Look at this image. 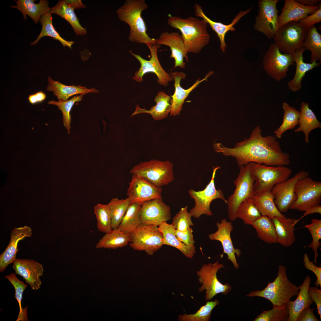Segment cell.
I'll list each match as a JSON object with an SVG mask.
<instances>
[{
    "instance_id": "cell-1",
    "label": "cell",
    "mask_w": 321,
    "mask_h": 321,
    "mask_svg": "<svg viewBox=\"0 0 321 321\" xmlns=\"http://www.w3.org/2000/svg\"><path fill=\"white\" fill-rule=\"evenodd\" d=\"M276 137L272 135L263 136L259 125L252 131L250 136L237 142L233 147L220 143H215V151L224 155L235 158L239 167L253 162L268 166H287L291 163L289 154L282 151Z\"/></svg>"
},
{
    "instance_id": "cell-2",
    "label": "cell",
    "mask_w": 321,
    "mask_h": 321,
    "mask_svg": "<svg viewBox=\"0 0 321 321\" xmlns=\"http://www.w3.org/2000/svg\"><path fill=\"white\" fill-rule=\"evenodd\" d=\"M167 23L178 29L187 52L198 53L209 42L207 23L203 19L189 16L185 18L169 15Z\"/></svg>"
},
{
    "instance_id": "cell-3",
    "label": "cell",
    "mask_w": 321,
    "mask_h": 321,
    "mask_svg": "<svg viewBox=\"0 0 321 321\" xmlns=\"http://www.w3.org/2000/svg\"><path fill=\"white\" fill-rule=\"evenodd\" d=\"M147 7L145 0H126L116 13L118 19L129 26V40L144 44L149 48L156 43V39L151 38L147 33L146 25L141 16Z\"/></svg>"
},
{
    "instance_id": "cell-4",
    "label": "cell",
    "mask_w": 321,
    "mask_h": 321,
    "mask_svg": "<svg viewBox=\"0 0 321 321\" xmlns=\"http://www.w3.org/2000/svg\"><path fill=\"white\" fill-rule=\"evenodd\" d=\"M299 290L298 287L288 278L286 267L280 265L277 276L274 281L269 282L263 289L251 292L246 296L265 298L272 303L273 307H280L286 305L292 297L297 296Z\"/></svg>"
},
{
    "instance_id": "cell-5",
    "label": "cell",
    "mask_w": 321,
    "mask_h": 321,
    "mask_svg": "<svg viewBox=\"0 0 321 321\" xmlns=\"http://www.w3.org/2000/svg\"><path fill=\"white\" fill-rule=\"evenodd\" d=\"M248 164L254 180L255 193L271 190L275 185L289 178L292 172L291 169L285 166H268L253 162Z\"/></svg>"
},
{
    "instance_id": "cell-6",
    "label": "cell",
    "mask_w": 321,
    "mask_h": 321,
    "mask_svg": "<svg viewBox=\"0 0 321 321\" xmlns=\"http://www.w3.org/2000/svg\"><path fill=\"white\" fill-rule=\"evenodd\" d=\"M172 163L169 160L153 159L134 166L130 172L143 177L156 186L161 187L174 179Z\"/></svg>"
},
{
    "instance_id": "cell-7",
    "label": "cell",
    "mask_w": 321,
    "mask_h": 321,
    "mask_svg": "<svg viewBox=\"0 0 321 321\" xmlns=\"http://www.w3.org/2000/svg\"><path fill=\"white\" fill-rule=\"evenodd\" d=\"M307 30L299 22L287 23L278 28L273 37L274 43L281 52L292 55L303 48Z\"/></svg>"
},
{
    "instance_id": "cell-8",
    "label": "cell",
    "mask_w": 321,
    "mask_h": 321,
    "mask_svg": "<svg viewBox=\"0 0 321 321\" xmlns=\"http://www.w3.org/2000/svg\"><path fill=\"white\" fill-rule=\"evenodd\" d=\"M240 167L239 174L234 181L235 189L227 200L228 217L232 221L237 218V210L242 202L247 198L252 197L255 193L254 188V180L251 175L249 164Z\"/></svg>"
},
{
    "instance_id": "cell-9",
    "label": "cell",
    "mask_w": 321,
    "mask_h": 321,
    "mask_svg": "<svg viewBox=\"0 0 321 321\" xmlns=\"http://www.w3.org/2000/svg\"><path fill=\"white\" fill-rule=\"evenodd\" d=\"M130 235V246L149 255H153L163 245L162 234L158 226L141 224Z\"/></svg>"
},
{
    "instance_id": "cell-10",
    "label": "cell",
    "mask_w": 321,
    "mask_h": 321,
    "mask_svg": "<svg viewBox=\"0 0 321 321\" xmlns=\"http://www.w3.org/2000/svg\"><path fill=\"white\" fill-rule=\"evenodd\" d=\"M220 168V166H218L213 167L211 180L204 190L196 191L191 189L188 191L190 197L195 202L194 206L190 212L194 217L198 218L202 215H213L210 209V204L212 201L216 199H221L227 204V200L226 199L222 191L216 189L215 185L214 180L216 173Z\"/></svg>"
},
{
    "instance_id": "cell-11",
    "label": "cell",
    "mask_w": 321,
    "mask_h": 321,
    "mask_svg": "<svg viewBox=\"0 0 321 321\" xmlns=\"http://www.w3.org/2000/svg\"><path fill=\"white\" fill-rule=\"evenodd\" d=\"M296 199L290 209L305 211L320 204L321 200V182L309 176L300 179L295 188Z\"/></svg>"
},
{
    "instance_id": "cell-12",
    "label": "cell",
    "mask_w": 321,
    "mask_h": 321,
    "mask_svg": "<svg viewBox=\"0 0 321 321\" xmlns=\"http://www.w3.org/2000/svg\"><path fill=\"white\" fill-rule=\"evenodd\" d=\"M224 265L217 261L204 264L199 270L196 271L199 282L202 286L199 288V292L205 291V299L206 302L212 299L218 294L226 295L232 289L231 286L226 283L223 284L218 280L217 273Z\"/></svg>"
},
{
    "instance_id": "cell-13",
    "label": "cell",
    "mask_w": 321,
    "mask_h": 321,
    "mask_svg": "<svg viewBox=\"0 0 321 321\" xmlns=\"http://www.w3.org/2000/svg\"><path fill=\"white\" fill-rule=\"evenodd\" d=\"M263 64L268 75L278 81L287 77L289 67L295 64L292 55L282 53L274 43L265 54Z\"/></svg>"
},
{
    "instance_id": "cell-14",
    "label": "cell",
    "mask_w": 321,
    "mask_h": 321,
    "mask_svg": "<svg viewBox=\"0 0 321 321\" xmlns=\"http://www.w3.org/2000/svg\"><path fill=\"white\" fill-rule=\"evenodd\" d=\"M278 0H260L258 1L259 11L254 24L255 30L262 32L268 38H273L278 27L277 8Z\"/></svg>"
},
{
    "instance_id": "cell-15",
    "label": "cell",
    "mask_w": 321,
    "mask_h": 321,
    "mask_svg": "<svg viewBox=\"0 0 321 321\" xmlns=\"http://www.w3.org/2000/svg\"><path fill=\"white\" fill-rule=\"evenodd\" d=\"M160 45L154 44L149 48L151 58L149 60H147L141 57L139 55L133 53L129 51V53L139 61L140 67L135 73L133 79L137 82L143 81V77L146 73L152 72L155 73L158 78L157 81L160 85L167 86L169 82L173 80L170 74L166 73L160 64L157 55L158 50L160 47Z\"/></svg>"
},
{
    "instance_id": "cell-16",
    "label": "cell",
    "mask_w": 321,
    "mask_h": 321,
    "mask_svg": "<svg viewBox=\"0 0 321 321\" xmlns=\"http://www.w3.org/2000/svg\"><path fill=\"white\" fill-rule=\"evenodd\" d=\"M309 176V173L301 171L293 177L275 185L271 192L274 198V202L281 213L287 212L296 199L295 184L300 179Z\"/></svg>"
},
{
    "instance_id": "cell-17",
    "label": "cell",
    "mask_w": 321,
    "mask_h": 321,
    "mask_svg": "<svg viewBox=\"0 0 321 321\" xmlns=\"http://www.w3.org/2000/svg\"><path fill=\"white\" fill-rule=\"evenodd\" d=\"M161 187H157L144 178L132 174L127 188V195L130 204L143 203L153 199L162 198Z\"/></svg>"
},
{
    "instance_id": "cell-18",
    "label": "cell",
    "mask_w": 321,
    "mask_h": 321,
    "mask_svg": "<svg viewBox=\"0 0 321 321\" xmlns=\"http://www.w3.org/2000/svg\"><path fill=\"white\" fill-rule=\"evenodd\" d=\"M141 223L159 226L171 219L170 208L162 198L153 199L143 203L140 210Z\"/></svg>"
},
{
    "instance_id": "cell-19",
    "label": "cell",
    "mask_w": 321,
    "mask_h": 321,
    "mask_svg": "<svg viewBox=\"0 0 321 321\" xmlns=\"http://www.w3.org/2000/svg\"><path fill=\"white\" fill-rule=\"evenodd\" d=\"M217 230L214 233L210 234L209 238L211 240L220 241L222 246L223 254L227 255V258L233 264L236 269L239 268L235 256L236 254L239 257L241 254L240 250L235 249L231 237V233L233 229L232 222L228 221L225 218L222 219L220 222L216 224Z\"/></svg>"
},
{
    "instance_id": "cell-20",
    "label": "cell",
    "mask_w": 321,
    "mask_h": 321,
    "mask_svg": "<svg viewBox=\"0 0 321 321\" xmlns=\"http://www.w3.org/2000/svg\"><path fill=\"white\" fill-rule=\"evenodd\" d=\"M15 274L21 276L33 290L40 288L43 268L40 263L32 259H16L12 266Z\"/></svg>"
},
{
    "instance_id": "cell-21",
    "label": "cell",
    "mask_w": 321,
    "mask_h": 321,
    "mask_svg": "<svg viewBox=\"0 0 321 321\" xmlns=\"http://www.w3.org/2000/svg\"><path fill=\"white\" fill-rule=\"evenodd\" d=\"M156 43L169 47L171 50L170 57L174 59V66L173 69L177 67L182 68L185 67L184 58L187 62L188 61L186 50L182 37L177 32L170 33L164 31L161 33L159 37L156 39Z\"/></svg>"
},
{
    "instance_id": "cell-22",
    "label": "cell",
    "mask_w": 321,
    "mask_h": 321,
    "mask_svg": "<svg viewBox=\"0 0 321 321\" xmlns=\"http://www.w3.org/2000/svg\"><path fill=\"white\" fill-rule=\"evenodd\" d=\"M213 73V71H210L203 79L199 80L200 78H199L191 86L187 89H185L181 86L180 82L182 79H184L185 78V74L182 72H171L170 75L174 80L175 91L173 95L170 96L171 98L170 115L175 116L180 114L184 100L189 94L200 83L203 81H207V78Z\"/></svg>"
},
{
    "instance_id": "cell-23",
    "label": "cell",
    "mask_w": 321,
    "mask_h": 321,
    "mask_svg": "<svg viewBox=\"0 0 321 321\" xmlns=\"http://www.w3.org/2000/svg\"><path fill=\"white\" fill-rule=\"evenodd\" d=\"M195 14L197 17H200L204 20L211 28L216 33L220 42V47L221 51L224 53L226 48L225 41V36L226 33L229 31L234 32L235 29V26L241 18L249 12L252 7L245 11H240L236 15L232 22L229 24H224L221 22L214 21L205 14L202 7L198 3H196L193 6Z\"/></svg>"
},
{
    "instance_id": "cell-24",
    "label": "cell",
    "mask_w": 321,
    "mask_h": 321,
    "mask_svg": "<svg viewBox=\"0 0 321 321\" xmlns=\"http://www.w3.org/2000/svg\"><path fill=\"white\" fill-rule=\"evenodd\" d=\"M32 234V229L28 226L15 228L12 230L10 242L4 251L0 255V272H3L8 265L13 264L16 259L19 242L26 237H31Z\"/></svg>"
},
{
    "instance_id": "cell-25",
    "label": "cell",
    "mask_w": 321,
    "mask_h": 321,
    "mask_svg": "<svg viewBox=\"0 0 321 321\" xmlns=\"http://www.w3.org/2000/svg\"><path fill=\"white\" fill-rule=\"evenodd\" d=\"M319 4L308 6L300 4L295 0H285L281 12L278 15V28L289 22H299L308 14H311L317 10Z\"/></svg>"
},
{
    "instance_id": "cell-26",
    "label": "cell",
    "mask_w": 321,
    "mask_h": 321,
    "mask_svg": "<svg viewBox=\"0 0 321 321\" xmlns=\"http://www.w3.org/2000/svg\"><path fill=\"white\" fill-rule=\"evenodd\" d=\"M311 282V278L308 275L301 285L298 287L300 291L296 299L294 301L290 300L287 303V307L289 313L287 321H297L302 311L314 303L308 291Z\"/></svg>"
},
{
    "instance_id": "cell-27",
    "label": "cell",
    "mask_w": 321,
    "mask_h": 321,
    "mask_svg": "<svg viewBox=\"0 0 321 321\" xmlns=\"http://www.w3.org/2000/svg\"><path fill=\"white\" fill-rule=\"evenodd\" d=\"M301 219L278 217L271 218L275 227L278 243L285 247L293 244L295 239L294 226Z\"/></svg>"
},
{
    "instance_id": "cell-28",
    "label": "cell",
    "mask_w": 321,
    "mask_h": 321,
    "mask_svg": "<svg viewBox=\"0 0 321 321\" xmlns=\"http://www.w3.org/2000/svg\"><path fill=\"white\" fill-rule=\"evenodd\" d=\"M171 98L163 91L159 92L155 96L154 101L156 103L155 106L152 107L149 110L140 107L138 105L136 106V109L130 117L141 113L149 114L155 120H159L167 117L171 109Z\"/></svg>"
},
{
    "instance_id": "cell-29",
    "label": "cell",
    "mask_w": 321,
    "mask_h": 321,
    "mask_svg": "<svg viewBox=\"0 0 321 321\" xmlns=\"http://www.w3.org/2000/svg\"><path fill=\"white\" fill-rule=\"evenodd\" d=\"M48 84L46 88L48 91L53 92L54 95L58 100H67L69 98L74 95L84 94L89 93H97L98 90L94 88L89 89L81 85L67 86L59 81L53 80L50 77L48 78Z\"/></svg>"
},
{
    "instance_id": "cell-30",
    "label": "cell",
    "mask_w": 321,
    "mask_h": 321,
    "mask_svg": "<svg viewBox=\"0 0 321 321\" xmlns=\"http://www.w3.org/2000/svg\"><path fill=\"white\" fill-rule=\"evenodd\" d=\"M305 50V48H303L292 55L296 64V69L294 78L288 82V86L289 89L293 92L301 89V81L306 73L321 64L320 62L317 63L316 61L310 63L304 62L303 54Z\"/></svg>"
},
{
    "instance_id": "cell-31",
    "label": "cell",
    "mask_w": 321,
    "mask_h": 321,
    "mask_svg": "<svg viewBox=\"0 0 321 321\" xmlns=\"http://www.w3.org/2000/svg\"><path fill=\"white\" fill-rule=\"evenodd\" d=\"M158 226L162 234L163 245L174 247L181 251L186 257L193 259L194 254L196 253V247L195 246L186 245L180 241L175 234V229L172 224L163 222Z\"/></svg>"
},
{
    "instance_id": "cell-32",
    "label": "cell",
    "mask_w": 321,
    "mask_h": 321,
    "mask_svg": "<svg viewBox=\"0 0 321 321\" xmlns=\"http://www.w3.org/2000/svg\"><path fill=\"white\" fill-rule=\"evenodd\" d=\"M34 0H18L15 1L17 5L11 6L19 10L23 15L25 20L27 19L26 15L30 16L35 23H37L41 16L50 11L48 1L40 0L38 4L34 3Z\"/></svg>"
},
{
    "instance_id": "cell-33",
    "label": "cell",
    "mask_w": 321,
    "mask_h": 321,
    "mask_svg": "<svg viewBox=\"0 0 321 321\" xmlns=\"http://www.w3.org/2000/svg\"><path fill=\"white\" fill-rule=\"evenodd\" d=\"M252 199L262 215L270 218L275 217H286L277 208L270 190L256 193L252 197Z\"/></svg>"
},
{
    "instance_id": "cell-34",
    "label": "cell",
    "mask_w": 321,
    "mask_h": 321,
    "mask_svg": "<svg viewBox=\"0 0 321 321\" xmlns=\"http://www.w3.org/2000/svg\"><path fill=\"white\" fill-rule=\"evenodd\" d=\"M298 121V128L294 130L295 132H303L305 135V141L309 143V134L313 130L321 128V123L317 120L313 111L309 108L308 103H301Z\"/></svg>"
},
{
    "instance_id": "cell-35",
    "label": "cell",
    "mask_w": 321,
    "mask_h": 321,
    "mask_svg": "<svg viewBox=\"0 0 321 321\" xmlns=\"http://www.w3.org/2000/svg\"><path fill=\"white\" fill-rule=\"evenodd\" d=\"M50 11L52 13L57 15L67 21L76 35H84L87 33L86 29L80 24L74 9L67 3L66 0L58 1L55 6L51 8Z\"/></svg>"
},
{
    "instance_id": "cell-36",
    "label": "cell",
    "mask_w": 321,
    "mask_h": 321,
    "mask_svg": "<svg viewBox=\"0 0 321 321\" xmlns=\"http://www.w3.org/2000/svg\"><path fill=\"white\" fill-rule=\"evenodd\" d=\"M251 225L255 229L257 237L261 240L268 244L278 243L275 227L271 218L262 215Z\"/></svg>"
},
{
    "instance_id": "cell-37",
    "label": "cell",
    "mask_w": 321,
    "mask_h": 321,
    "mask_svg": "<svg viewBox=\"0 0 321 321\" xmlns=\"http://www.w3.org/2000/svg\"><path fill=\"white\" fill-rule=\"evenodd\" d=\"M130 240V234H125L117 228L112 229L99 240L96 248L115 249L122 248L129 244Z\"/></svg>"
},
{
    "instance_id": "cell-38",
    "label": "cell",
    "mask_w": 321,
    "mask_h": 321,
    "mask_svg": "<svg viewBox=\"0 0 321 321\" xmlns=\"http://www.w3.org/2000/svg\"><path fill=\"white\" fill-rule=\"evenodd\" d=\"M302 47L309 50L311 52V63L317 61L321 62V35L319 33L317 28L314 25L308 28Z\"/></svg>"
},
{
    "instance_id": "cell-39",
    "label": "cell",
    "mask_w": 321,
    "mask_h": 321,
    "mask_svg": "<svg viewBox=\"0 0 321 321\" xmlns=\"http://www.w3.org/2000/svg\"><path fill=\"white\" fill-rule=\"evenodd\" d=\"M141 205L137 203L130 204L121 222L117 228L124 233L130 234L141 224L140 218Z\"/></svg>"
},
{
    "instance_id": "cell-40",
    "label": "cell",
    "mask_w": 321,
    "mask_h": 321,
    "mask_svg": "<svg viewBox=\"0 0 321 321\" xmlns=\"http://www.w3.org/2000/svg\"><path fill=\"white\" fill-rule=\"evenodd\" d=\"M52 14L50 11L41 16L39 21L42 26L41 31L36 40L32 43L31 45H36L42 37L44 36H49L53 37L54 40H59L64 47L67 46L71 49L72 45L75 43L73 41H67L60 36L52 24Z\"/></svg>"
},
{
    "instance_id": "cell-41",
    "label": "cell",
    "mask_w": 321,
    "mask_h": 321,
    "mask_svg": "<svg viewBox=\"0 0 321 321\" xmlns=\"http://www.w3.org/2000/svg\"><path fill=\"white\" fill-rule=\"evenodd\" d=\"M284 114L283 122L280 126L274 131L276 137L281 139L286 131L294 128L298 125L300 112L286 102L282 104Z\"/></svg>"
},
{
    "instance_id": "cell-42",
    "label": "cell",
    "mask_w": 321,
    "mask_h": 321,
    "mask_svg": "<svg viewBox=\"0 0 321 321\" xmlns=\"http://www.w3.org/2000/svg\"><path fill=\"white\" fill-rule=\"evenodd\" d=\"M262 216L254 204L252 197L244 200L239 206L236 213L237 218L242 219L244 224L251 225V223Z\"/></svg>"
},
{
    "instance_id": "cell-43",
    "label": "cell",
    "mask_w": 321,
    "mask_h": 321,
    "mask_svg": "<svg viewBox=\"0 0 321 321\" xmlns=\"http://www.w3.org/2000/svg\"><path fill=\"white\" fill-rule=\"evenodd\" d=\"M110 210L112 229L118 228L121 222L130 205L128 198L119 199L112 198L108 204Z\"/></svg>"
},
{
    "instance_id": "cell-44",
    "label": "cell",
    "mask_w": 321,
    "mask_h": 321,
    "mask_svg": "<svg viewBox=\"0 0 321 321\" xmlns=\"http://www.w3.org/2000/svg\"><path fill=\"white\" fill-rule=\"evenodd\" d=\"M84 95L81 94L74 96L69 100H58V101L51 100L48 102L49 104L57 106L59 109L62 111L63 115L62 120L63 124L66 128L68 134H70L71 128V110L75 103L80 102L82 100Z\"/></svg>"
},
{
    "instance_id": "cell-45",
    "label": "cell",
    "mask_w": 321,
    "mask_h": 321,
    "mask_svg": "<svg viewBox=\"0 0 321 321\" xmlns=\"http://www.w3.org/2000/svg\"><path fill=\"white\" fill-rule=\"evenodd\" d=\"M219 301L215 299L214 301H207L205 305L201 306L194 314H185L179 315V321H209L210 319L211 312L213 309L219 304Z\"/></svg>"
},
{
    "instance_id": "cell-46",
    "label": "cell",
    "mask_w": 321,
    "mask_h": 321,
    "mask_svg": "<svg viewBox=\"0 0 321 321\" xmlns=\"http://www.w3.org/2000/svg\"><path fill=\"white\" fill-rule=\"evenodd\" d=\"M94 210L98 230L105 233L111 230V218L108 204L98 203L94 206Z\"/></svg>"
},
{
    "instance_id": "cell-47",
    "label": "cell",
    "mask_w": 321,
    "mask_h": 321,
    "mask_svg": "<svg viewBox=\"0 0 321 321\" xmlns=\"http://www.w3.org/2000/svg\"><path fill=\"white\" fill-rule=\"evenodd\" d=\"M4 277L12 284L15 290V298L18 303L20 308L19 314L16 321H28L27 312V307L26 306L23 309L21 304L23 293L27 287V285L18 278L15 273H12Z\"/></svg>"
},
{
    "instance_id": "cell-48",
    "label": "cell",
    "mask_w": 321,
    "mask_h": 321,
    "mask_svg": "<svg viewBox=\"0 0 321 321\" xmlns=\"http://www.w3.org/2000/svg\"><path fill=\"white\" fill-rule=\"evenodd\" d=\"M304 227L309 230L311 235L312 242L307 247L311 248L314 251V262L317 263V259L318 256L317 250L321 245L320 242L321 239V220L317 218L312 219L311 223L306 225Z\"/></svg>"
},
{
    "instance_id": "cell-49",
    "label": "cell",
    "mask_w": 321,
    "mask_h": 321,
    "mask_svg": "<svg viewBox=\"0 0 321 321\" xmlns=\"http://www.w3.org/2000/svg\"><path fill=\"white\" fill-rule=\"evenodd\" d=\"M289 317L287 305L280 307H273L271 310L264 311L254 321H287Z\"/></svg>"
},
{
    "instance_id": "cell-50",
    "label": "cell",
    "mask_w": 321,
    "mask_h": 321,
    "mask_svg": "<svg viewBox=\"0 0 321 321\" xmlns=\"http://www.w3.org/2000/svg\"><path fill=\"white\" fill-rule=\"evenodd\" d=\"M188 206L181 208L174 216L172 224L176 229L184 231L193 225L191 221L192 215L187 211Z\"/></svg>"
},
{
    "instance_id": "cell-51",
    "label": "cell",
    "mask_w": 321,
    "mask_h": 321,
    "mask_svg": "<svg viewBox=\"0 0 321 321\" xmlns=\"http://www.w3.org/2000/svg\"><path fill=\"white\" fill-rule=\"evenodd\" d=\"M304 266L308 270L312 271L316 275L317 279L314 283L316 287H321V268L317 266L310 260L308 254L305 253L303 256Z\"/></svg>"
},
{
    "instance_id": "cell-52",
    "label": "cell",
    "mask_w": 321,
    "mask_h": 321,
    "mask_svg": "<svg viewBox=\"0 0 321 321\" xmlns=\"http://www.w3.org/2000/svg\"><path fill=\"white\" fill-rule=\"evenodd\" d=\"M193 232L192 228L191 227L184 231L176 229L174 230L175 234L178 239L184 244L188 246H194Z\"/></svg>"
},
{
    "instance_id": "cell-53",
    "label": "cell",
    "mask_w": 321,
    "mask_h": 321,
    "mask_svg": "<svg viewBox=\"0 0 321 321\" xmlns=\"http://www.w3.org/2000/svg\"><path fill=\"white\" fill-rule=\"evenodd\" d=\"M319 8L315 12L309 16H307L301 20L299 23L307 28L316 23L321 21V5L319 4Z\"/></svg>"
},
{
    "instance_id": "cell-54",
    "label": "cell",
    "mask_w": 321,
    "mask_h": 321,
    "mask_svg": "<svg viewBox=\"0 0 321 321\" xmlns=\"http://www.w3.org/2000/svg\"><path fill=\"white\" fill-rule=\"evenodd\" d=\"M308 293L311 298L315 302L317 309V313L321 319V289L316 287H309Z\"/></svg>"
},
{
    "instance_id": "cell-55",
    "label": "cell",
    "mask_w": 321,
    "mask_h": 321,
    "mask_svg": "<svg viewBox=\"0 0 321 321\" xmlns=\"http://www.w3.org/2000/svg\"><path fill=\"white\" fill-rule=\"evenodd\" d=\"M314 309L308 306L304 309L300 314L297 321H319L314 312Z\"/></svg>"
},
{
    "instance_id": "cell-56",
    "label": "cell",
    "mask_w": 321,
    "mask_h": 321,
    "mask_svg": "<svg viewBox=\"0 0 321 321\" xmlns=\"http://www.w3.org/2000/svg\"><path fill=\"white\" fill-rule=\"evenodd\" d=\"M46 97V94L41 91L34 94L29 95L28 99L30 103L35 104L42 102L45 99Z\"/></svg>"
},
{
    "instance_id": "cell-57",
    "label": "cell",
    "mask_w": 321,
    "mask_h": 321,
    "mask_svg": "<svg viewBox=\"0 0 321 321\" xmlns=\"http://www.w3.org/2000/svg\"><path fill=\"white\" fill-rule=\"evenodd\" d=\"M318 213L321 214V205L320 204L311 207L304 211L303 215L301 217V219L307 215L313 214Z\"/></svg>"
},
{
    "instance_id": "cell-58",
    "label": "cell",
    "mask_w": 321,
    "mask_h": 321,
    "mask_svg": "<svg viewBox=\"0 0 321 321\" xmlns=\"http://www.w3.org/2000/svg\"><path fill=\"white\" fill-rule=\"evenodd\" d=\"M67 3L74 9L79 8H84L85 5L83 4L81 0H66Z\"/></svg>"
},
{
    "instance_id": "cell-59",
    "label": "cell",
    "mask_w": 321,
    "mask_h": 321,
    "mask_svg": "<svg viewBox=\"0 0 321 321\" xmlns=\"http://www.w3.org/2000/svg\"><path fill=\"white\" fill-rule=\"evenodd\" d=\"M299 4L308 6H316L318 3L321 2L320 0H295Z\"/></svg>"
}]
</instances>
